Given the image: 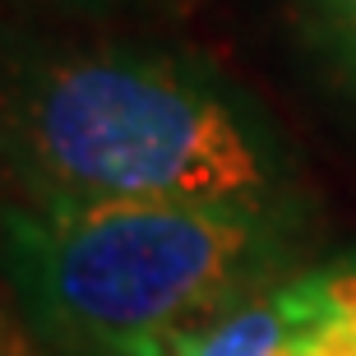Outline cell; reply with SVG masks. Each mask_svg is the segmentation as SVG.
<instances>
[{
	"label": "cell",
	"instance_id": "obj_6",
	"mask_svg": "<svg viewBox=\"0 0 356 356\" xmlns=\"http://www.w3.org/2000/svg\"><path fill=\"white\" fill-rule=\"evenodd\" d=\"M65 356H176V347L167 338H120V343H92L74 347Z\"/></svg>",
	"mask_w": 356,
	"mask_h": 356
},
{
	"label": "cell",
	"instance_id": "obj_3",
	"mask_svg": "<svg viewBox=\"0 0 356 356\" xmlns=\"http://www.w3.org/2000/svg\"><path fill=\"white\" fill-rule=\"evenodd\" d=\"M291 329V277L277 287H254L222 305L218 315L172 333L176 356H277Z\"/></svg>",
	"mask_w": 356,
	"mask_h": 356
},
{
	"label": "cell",
	"instance_id": "obj_5",
	"mask_svg": "<svg viewBox=\"0 0 356 356\" xmlns=\"http://www.w3.org/2000/svg\"><path fill=\"white\" fill-rule=\"evenodd\" d=\"M305 14L324 51L356 79V0H305Z\"/></svg>",
	"mask_w": 356,
	"mask_h": 356
},
{
	"label": "cell",
	"instance_id": "obj_2",
	"mask_svg": "<svg viewBox=\"0 0 356 356\" xmlns=\"http://www.w3.org/2000/svg\"><path fill=\"white\" fill-rule=\"evenodd\" d=\"M277 213L195 204H83L5 218L14 291L60 352L172 338L259 287Z\"/></svg>",
	"mask_w": 356,
	"mask_h": 356
},
{
	"label": "cell",
	"instance_id": "obj_1",
	"mask_svg": "<svg viewBox=\"0 0 356 356\" xmlns=\"http://www.w3.org/2000/svg\"><path fill=\"white\" fill-rule=\"evenodd\" d=\"M38 209L195 204L277 213L282 162L209 70L153 51H88L28 74L5 116Z\"/></svg>",
	"mask_w": 356,
	"mask_h": 356
},
{
	"label": "cell",
	"instance_id": "obj_7",
	"mask_svg": "<svg viewBox=\"0 0 356 356\" xmlns=\"http://www.w3.org/2000/svg\"><path fill=\"white\" fill-rule=\"evenodd\" d=\"M0 356H19V352H10V347H0Z\"/></svg>",
	"mask_w": 356,
	"mask_h": 356
},
{
	"label": "cell",
	"instance_id": "obj_4",
	"mask_svg": "<svg viewBox=\"0 0 356 356\" xmlns=\"http://www.w3.org/2000/svg\"><path fill=\"white\" fill-rule=\"evenodd\" d=\"M277 356H356V264L291 277V329Z\"/></svg>",
	"mask_w": 356,
	"mask_h": 356
}]
</instances>
